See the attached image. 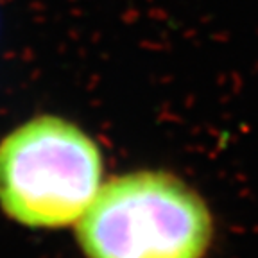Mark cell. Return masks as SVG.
<instances>
[{
  "mask_svg": "<svg viewBox=\"0 0 258 258\" xmlns=\"http://www.w3.org/2000/svg\"><path fill=\"white\" fill-rule=\"evenodd\" d=\"M102 156L72 122L38 117L0 144V206L32 228L77 222L101 190Z\"/></svg>",
  "mask_w": 258,
  "mask_h": 258,
  "instance_id": "obj_2",
  "label": "cell"
},
{
  "mask_svg": "<svg viewBox=\"0 0 258 258\" xmlns=\"http://www.w3.org/2000/svg\"><path fill=\"white\" fill-rule=\"evenodd\" d=\"M212 238L203 198L165 172L115 177L77 221L86 258H205Z\"/></svg>",
  "mask_w": 258,
  "mask_h": 258,
  "instance_id": "obj_1",
  "label": "cell"
}]
</instances>
